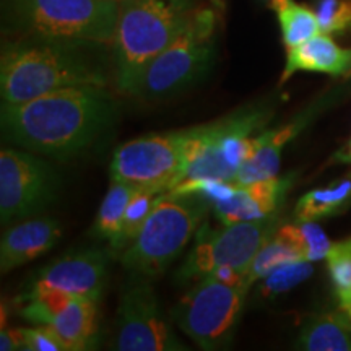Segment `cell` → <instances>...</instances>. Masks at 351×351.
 <instances>
[{
  "instance_id": "6da1fadb",
  "label": "cell",
  "mask_w": 351,
  "mask_h": 351,
  "mask_svg": "<svg viewBox=\"0 0 351 351\" xmlns=\"http://www.w3.org/2000/svg\"><path fill=\"white\" fill-rule=\"evenodd\" d=\"M108 86H72L23 101L2 103L0 122L7 142L54 160L75 158L116 119Z\"/></svg>"
},
{
  "instance_id": "7a4b0ae2",
  "label": "cell",
  "mask_w": 351,
  "mask_h": 351,
  "mask_svg": "<svg viewBox=\"0 0 351 351\" xmlns=\"http://www.w3.org/2000/svg\"><path fill=\"white\" fill-rule=\"evenodd\" d=\"M111 80L109 44L52 36H7L2 43V103H23L72 86H109Z\"/></svg>"
},
{
  "instance_id": "3957f363",
  "label": "cell",
  "mask_w": 351,
  "mask_h": 351,
  "mask_svg": "<svg viewBox=\"0 0 351 351\" xmlns=\"http://www.w3.org/2000/svg\"><path fill=\"white\" fill-rule=\"evenodd\" d=\"M199 0H119L111 44L114 85L130 95L143 69L186 28Z\"/></svg>"
},
{
  "instance_id": "277c9868",
  "label": "cell",
  "mask_w": 351,
  "mask_h": 351,
  "mask_svg": "<svg viewBox=\"0 0 351 351\" xmlns=\"http://www.w3.org/2000/svg\"><path fill=\"white\" fill-rule=\"evenodd\" d=\"M119 0H2L3 36H52L109 44Z\"/></svg>"
},
{
  "instance_id": "5b68a950",
  "label": "cell",
  "mask_w": 351,
  "mask_h": 351,
  "mask_svg": "<svg viewBox=\"0 0 351 351\" xmlns=\"http://www.w3.org/2000/svg\"><path fill=\"white\" fill-rule=\"evenodd\" d=\"M267 119L269 111L249 108L186 130L182 168L174 186L195 181H234L241 165L261 143V135L251 137V134Z\"/></svg>"
},
{
  "instance_id": "8992f818",
  "label": "cell",
  "mask_w": 351,
  "mask_h": 351,
  "mask_svg": "<svg viewBox=\"0 0 351 351\" xmlns=\"http://www.w3.org/2000/svg\"><path fill=\"white\" fill-rule=\"evenodd\" d=\"M210 204L200 194L165 192L142 230L122 251V267L129 275L148 280L160 276L194 238Z\"/></svg>"
},
{
  "instance_id": "52a82bcc",
  "label": "cell",
  "mask_w": 351,
  "mask_h": 351,
  "mask_svg": "<svg viewBox=\"0 0 351 351\" xmlns=\"http://www.w3.org/2000/svg\"><path fill=\"white\" fill-rule=\"evenodd\" d=\"M217 25L215 7L197 8L178 38L143 69L129 96L163 101L200 82L210 72L217 54Z\"/></svg>"
},
{
  "instance_id": "ba28073f",
  "label": "cell",
  "mask_w": 351,
  "mask_h": 351,
  "mask_svg": "<svg viewBox=\"0 0 351 351\" xmlns=\"http://www.w3.org/2000/svg\"><path fill=\"white\" fill-rule=\"evenodd\" d=\"M249 288L245 283H228L208 275L195 282L171 311V315L199 348H226L234 335Z\"/></svg>"
},
{
  "instance_id": "9c48e42d",
  "label": "cell",
  "mask_w": 351,
  "mask_h": 351,
  "mask_svg": "<svg viewBox=\"0 0 351 351\" xmlns=\"http://www.w3.org/2000/svg\"><path fill=\"white\" fill-rule=\"evenodd\" d=\"M275 215L223 228H212L208 221H204L195 232L194 245L176 274V280L179 283L199 282L219 269L247 274L254 257L275 232Z\"/></svg>"
},
{
  "instance_id": "30bf717a",
  "label": "cell",
  "mask_w": 351,
  "mask_h": 351,
  "mask_svg": "<svg viewBox=\"0 0 351 351\" xmlns=\"http://www.w3.org/2000/svg\"><path fill=\"white\" fill-rule=\"evenodd\" d=\"M60 179L49 163L28 150L0 152V221L10 226L44 212L59 195Z\"/></svg>"
},
{
  "instance_id": "8fae6325",
  "label": "cell",
  "mask_w": 351,
  "mask_h": 351,
  "mask_svg": "<svg viewBox=\"0 0 351 351\" xmlns=\"http://www.w3.org/2000/svg\"><path fill=\"white\" fill-rule=\"evenodd\" d=\"M111 348L119 351L186 350L161 311L148 278L130 275L122 288Z\"/></svg>"
},
{
  "instance_id": "7c38bea8",
  "label": "cell",
  "mask_w": 351,
  "mask_h": 351,
  "mask_svg": "<svg viewBox=\"0 0 351 351\" xmlns=\"http://www.w3.org/2000/svg\"><path fill=\"white\" fill-rule=\"evenodd\" d=\"M186 135V130L147 135L121 145L112 156L111 181L138 191L168 192L181 173Z\"/></svg>"
},
{
  "instance_id": "4fadbf2b",
  "label": "cell",
  "mask_w": 351,
  "mask_h": 351,
  "mask_svg": "<svg viewBox=\"0 0 351 351\" xmlns=\"http://www.w3.org/2000/svg\"><path fill=\"white\" fill-rule=\"evenodd\" d=\"M108 276V256L99 249L56 258L34 276L29 289H54L73 298L98 301Z\"/></svg>"
},
{
  "instance_id": "5bb4252c",
  "label": "cell",
  "mask_w": 351,
  "mask_h": 351,
  "mask_svg": "<svg viewBox=\"0 0 351 351\" xmlns=\"http://www.w3.org/2000/svg\"><path fill=\"white\" fill-rule=\"evenodd\" d=\"M62 238V228L51 217H32L13 223L0 239V270L5 275L13 269L49 252Z\"/></svg>"
},
{
  "instance_id": "9a60e30c",
  "label": "cell",
  "mask_w": 351,
  "mask_h": 351,
  "mask_svg": "<svg viewBox=\"0 0 351 351\" xmlns=\"http://www.w3.org/2000/svg\"><path fill=\"white\" fill-rule=\"evenodd\" d=\"M291 178H270L252 184L238 186L228 199L213 204V212L223 225L256 221L271 217L283 195L287 194Z\"/></svg>"
},
{
  "instance_id": "2e32d148",
  "label": "cell",
  "mask_w": 351,
  "mask_h": 351,
  "mask_svg": "<svg viewBox=\"0 0 351 351\" xmlns=\"http://www.w3.org/2000/svg\"><path fill=\"white\" fill-rule=\"evenodd\" d=\"M298 72L327 73L330 77L346 75L351 72V47H341L330 34H315L300 46L287 49V64L280 85Z\"/></svg>"
},
{
  "instance_id": "e0dca14e",
  "label": "cell",
  "mask_w": 351,
  "mask_h": 351,
  "mask_svg": "<svg viewBox=\"0 0 351 351\" xmlns=\"http://www.w3.org/2000/svg\"><path fill=\"white\" fill-rule=\"evenodd\" d=\"M306 122V119H298L289 122L288 125L280 127V129L267 130L265 134H262L257 150L241 165L232 182H236L238 186H244V184L276 178L280 171L283 148L300 134Z\"/></svg>"
},
{
  "instance_id": "ac0fdd59",
  "label": "cell",
  "mask_w": 351,
  "mask_h": 351,
  "mask_svg": "<svg viewBox=\"0 0 351 351\" xmlns=\"http://www.w3.org/2000/svg\"><path fill=\"white\" fill-rule=\"evenodd\" d=\"M98 301L73 298L49 326L67 345L69 351L91 350L98 337Z\"/></svg>"
},
{
  "instance_id": "d6986e66",
  "label": "cell",
  "mask_w": 351,
  "mask_h": 351,
  "mask_svg": "<svg viewBox=\"0 0 351 351\" xmlns=\"http://www.w3.org/2000/svg\"><path fill=\"white\" fill-rule=\"evenodd\" d=\"M137 191L138 189L130 186V184L111 181L109 191L104 195L103 202H101L98 217H96V221L93 225V234L96 238L108 239L114 251H119L121 249L125 210L132 195Z\"/></svg>"
},
{
  "instance_id": "ffe728a7",
  "label": "cell",
  "mask_w": 351,
  "mask_h": 351,
  "mask_svg": "<svg viewBox=\"0 0 351 351\" xmlns=\"http://www.w3.org/2000/svg\"><path fill=\"white\" fill-rule=\"evenodd\" d=\"M298 346L307 351H351V328L340 315H317L302 326Z\"/></svg>"
},
{
  "instance_id": "44dd1931",
  "label": "cell",
  "mask_w": 351,
  "mask_h": 351,
  "mask_svg": "<svg viewBox=\"0 0 351 351\" xmlns=\"http://www.w3.org/2000/svg\"><path fill=\"white\" fill-rule=\"evenodd\" d=\"M351 205V174L324 189L307 192L298 200L296 221H317L320 218L345 212Z\"/></svg>"
},
{
  "instance_id": "7402d4cb",
  "label": "cell",
  "mask_w": 351,
  "mask_h": 351,
  "mask_svg": "<svg viewBox=\"0 0 351 351\" xmlns=\"http://www.w3.org/2000/svg\"><path fill=\"white\" fill-rule=\"evenodd\" d=\"M269 7L278 19L282 41L287 49L300 46L320 33L317 15L313 7L302 5L296 0H270Z\"/></svg>"
},
{
  "instance_id": "603a6c76",
  "label": "cell",
  "mask_w": 351,
  "mask_h": 351,
  "mask_svg": "<svg viewBox=\"0 0 351 351\" xmlns=\"http://www.w3.org/2000/svg\"><path fill=\"white\" fill-rule=\"evenodd\" d=\"M333 291L339 301V315L343 322H351V238L332 244L327 257Z\"/></svg>"
},
{
  "instance_id": "cb8c5ba5",
  "label": "cell",
  "mask_w": 351,
  "mask_h": 351,
  "mask_svg": "<svg viewBox=\"0 0 351 351\" xmlns=\"http://www.w3.org/2000/svg\"><path fill=\"white\" fill-rule=\"evenodd\" d=\"M276 231L296 249L302 261L315 262L326 258L332 243L322 228L314 221H298L296 225H283Z\"/></svg>"
},
{
  "instance_id": "d4e9b609",
  "label": "cell",
  "mask_w": 351,
  "mask_h": 351,
  "mask_svg": "<svg viewBox=\"0 0 351 351\" xmlns=\"http://www.w3.org/2000/svg\"><path fill=\"white\" fill-rule=\"evenodd\" d=\"M296 261H302L300 254L275 230L274 234L267 239V243L257 252V256L254 257L251 267L247 270V283L252 287L254 283L262 280L265 275H269L276 267Z\"/></svg>"
},
{
  "instance_id": "484cf974",
  "label": "cell",
  "mask_w": 351,
  "mask_h": 351,
  "mask_svg": "<svg viewBox=\"0 0 351 351\" xmlns=\"http://www.w3.org/2000/svg\"><path fill=\"white\" fill-rule=\"evenodd\" d=\"M314 274V265L309 261H296L288 262L283 265L276 267L269 275L262 278L261 293L262 298H274L287 293L298 285L306 282L311 275Z\"/></svg>"
},
{
  "instance_id": "4316f807",
  "label": "cell",
  "mask_w": 351,
  "mask_h": 351,
  "mask_svg": "<svg viewBox=\"0 0 351 351\" xmlns=\"http://www.w3.org/2000/svg\"><path fill=\"white\" fill-rule=\"evenodd\" d=\"M165 192H153V191H137L127 205L124 226H122V238L121 249H124L134 241L137 232L142 230L143 223L150 217V213L155 208V205L160 202Z\"/></svg>"
},
{
  "instance_id": "83f0119b",
  "label": "cell",
  "mask_w": 351,
  "mask_h": 351,
  "mask_svg": "<svg viewBox=\"0 0 351 351\" xmlns=\"http://www.w3.org/2000/svg\"><path fill=\"white\" fill-rule=\"evenodd\" d=\"M320 33L330 36L351 34V0H314Z\"/></svg>"
},
{
  "instance_id": "f1b7e54d",
  "label": "cell",
  "mask_w": 351,
  "mask_h": 351,
  "mask_svg": "<svg viewBox=\"0 0 351 351\" xmlns=\"http://www.w3.org/2000/svg\"><path fill=\"white\" fill-rule=\"evenodd\" d=\"M25 341L23 350L26 351H69L67 345L54 332L51 326H36L23 328Z\"/></svg>"
},
{
  "instance_id": "f546056e",
  "label": "cell",
  "mask_w": 351,
  "mask_h": 351,
  "mask_svg": "<svg viewBox=\"0 0 351 351\" xmlns=\"http://www.w3.org/2000/svg\"><path fill=\"white\" fill-rule=\"evenodd\" d=\"M25 333L23 328H2L0 332V350L2 351H16L23 350Z\"/></svg>"
},
{
  "instance_id": "4dcf8cb0",
  "label": "cell",
  "mask_w": 351,
  "mask_h": 351,
  "mask_svg": "<svg viewBox=\"0 0 351 351\" xmlns=\"http://www.w3.org/2000/svg\"><path fill=\"white\" fill-rule=\"evenodd\" d=\"M332 161H335V163L351 165V138L340 148L339 152L335 153V155H333Z\"/></svg>"
},
{
  "instance_id": "1f68e13d",
  "label": "cell",
  "mask_w": 351,
  "mask_h": 351,
  "mask_svg": "<svg viewBox=\"0 0 351 351\" xmlns=\"http://www.w3.org/2000/svg\"><path fill=\"white\" fill-rule=\"evenodd\" d=\"M210 3H212V7L218 8V10H225V7H226L225 0H210Z\"/></svg>"
},
{
  "instance_id": "d6a6232c",
  "label": "cell",
  "mask_w": 351,
  "mask_h": 351,
  "mask_svg": "<svg viewBox=\"0 0 351 351\" xmlns=\"http://www.w3.org/2000/svg\"><path fill=\"white\" fill-rule=\"evenodd\" d=\"M258 2H263V3H267V5H269L270 0H258Z\"/></svg>"
},
{
  "instance_id": "836d02e7",
  "label": "cell",
  "mask_w": 351,
  "mask_h": 351,
  "mask_svg": "<svg viewBox=\"0 0 351 351\" xmlns=\"http://www.w3.org/2000/svg\"><path fill=\"white\" fill-rule=\"evenodd\" d=\"M345 324H346V322H345ZM346 326H348V327L351 328V322H350V324H346Z\"/></svg>"
}]
</instances>
